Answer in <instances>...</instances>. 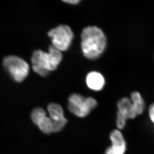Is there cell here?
Listing matches in <instances>:
<instances>
[{
	"mask_svg": "<svg viewBox=\"0 0 154 154\" xmlns=\"http://www.w3.org/2000/svg\"><path fill=\"white\" fill-rule=\"evenodd\" d=\"M107 38L102 30L96 26H88L81 34V49L83 55L89 60H96L104 53Z\"/></svg>",
	"mask_w": 154,
	"mask_h": 154,
	"instance_id": "6da1fadb",
	"label": "cell"
},
{
	"mask_svg": "<svg viewBox=\"0 0 154 154\" xmlns=\"http://www.w3.org/2000/svg\"><path fill=\"white\" fill-rule=\"evenodd\" d=\"M62 52L51 45L48 52L36 50L32 56V68L37 74L42 77H46L49 73L56 70L62 60Z\"/></svg>",
	"mask_w": 154,
	"mask_h": 154,
	"instance_id": "7a4b0ae2",
	"label": "cell"
},
{
	"mask_svg": "<svg viewBox=\"0 0 154 154\" xmlns=\"http://www.w3.org/2000/svg\"><path fill=\"white\" fill-rule=\"evenodd\" d=\"M3 67L12 79L16 82L24 81L29 74L30 66L22 58L16 56H8L3 61Z\"/></svg>",
	"mask_w": 154,
	"mask_h": 154,
	"instance_id": "3957f363",
	"label": "cell"
},
{
	"mask_svg": "<svg viewBox=\"0 0 154 154\" xmlns=\"http://www.w3.org/2000/svg\"><path fill=\"white\" fill-rule=\"evenodd\" d=\"M97 106V102L92 97L85 98L78 94H73L69 98V111L80 118L86 117Z\"/></svg>",
	"mask_w": 154,
	"mask_h": 154,
	"instance_id": "277c9868",
	"label": "cell"
},
{
	"mask_svg": "<svg viewBox=\"0 0 154 154\" xmlns=\"http://www.w3.org/2000/svg\"><path fill=\"white\" fill-rule=\"evenodd\" d=\"M48 36L52 40V46L61 52L67 51L71 46L74 33L69 26L61 25L51 30Z\"/></svg>",
	"mask_w": 154,
	"mask_h": 154,
	"instance_id": "5b68a950",
	"label": "cell"
},
{
	"mask_svg": "<svg viewBox=\"0 0 154 154\" xmlns=\"http://www.w3.org/2000/svg\"><path fill=\"white\" fill-rule=\"evenodd\" d=\"M118 111L117 112V126L119 129H123L126 126L128 119H133L137 117L132 104L129 98H123L117 104Z\"/></svg>",
	"mask_w": 154,
	"mask_h": 154,
	"instance_id": "8992f818",
	"label": "cell"
},
{
	"mask_svg": "<svg viewBox=\"0 0 154 154\" xmlns=\"http://www.w3.org/2000/svg\"><path fill=\"white\" fill-rule=\"evenodd\" d=\"M31 119L33 123L38 127L42 132L46 134L53 133V123L51 119L48 117L43 109L37 108L31 113Z\"/></svg>",
	"mask_w": 154,
	"mask_h": 154,
	"instance_id": "52a82bcc",
	"label": "cell"
},
{
	"mask_svg": "<svg viewBox=\"0 0 154 154\" xmlns=\"http://www.w3.org/2000/svg\"><path fill=\"white\" fill-rule=\"evenodd\" d=\"M112 146L109 147L105 154H124L126 151V143L123 134L119 130H115L110 136Z\"/></svg>",
	"mask_w": 154,
	"mask_h": 154,
	"instance_id": "ba28073f",
	"label": "cell"
},
{
	"mask_svg": "<svg viewBox=\"0 0 154 154\" xmlns=\"http://www.w3.org/2000/svg\"><path fill=\"white\" fill-rule=\"evenodd\" d=\"M88 87L95 91L102 90L105 84V80L102 75L98 72H91L86 77Z\"/></svg>",
	"mask_w": 154,
	"mask_h": 154,
	"instance_id": "9c48e42d",
	"label": "cell"
},
{
	"mask_svg": "<svg viewBox=\"0 0 154 154\" xmlns=\"http://www.w3.org/2000/svg\"><path fill=\"white\" fill-rule=\"evenodd\" d=\"M47 110L50 118L53 121H60L65 119L64 117V110L61 106L56 103H51L47 107Z\"/></svg>",
	"mask_w": 154,
	"mask_h": 154,
	"instance_id": "30bf717a",
	"label": "cell"
},
{
	"mask_svg": "<svg viewBox=\"0 0 154 154\" xmlns=\"http://www.w3.org/2000/svg\"><path fill=\"white\" fill-rule=\"evenodd\" d=\"M134 109L137 116L141 115L145 110V102L141 94L137 92H133L131 95Z\"/></svg>",
	"mask_w": 154,
	"mask_h": 154,
	"instance_id": "8fae6325",
	"label": "cell"
},
{
	"mask_svg": "<svg viewBox=\"0 0 154 154\" xmlns=\"http://www.w3.org/2000/svg\"><path fill=\"white\" fill-rule=\"evenodd\" d=\"M149 115L152 122L154 123V103L150 106L149 109Z\"/></svg>",
	"mask_w": 154,
	"mask_h": 154,
	"instance_id": "7c38bea8",
	"label": "cell"
},
{
	"mask_svg": "<svg viewBox=\"0 0 154 154\" xmlns=\"http://www.w3.org/2000/svg\"><path fill=\"white\" fill-rule=\"evenodd\" d=\"M65 3L69 4L76 5L80 3L81 0H62Z\"/></svg>",
	"mask_w": 154,
	"mask_h": 154,
	"instance_id": "4fadbf2b",
	"label": "cell"
}]
</instances>
